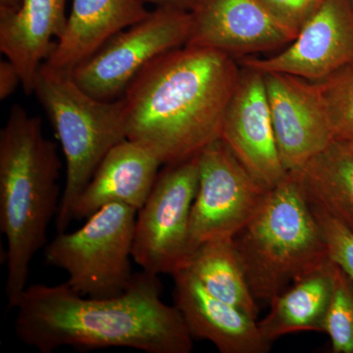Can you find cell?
<instances>
[{
	"label": "cell",
	"instance_id": "obj_4",
	"mask_svg": "<svg viewBox=\"0 0 353 353\" xmlns=\"http://www.w3.org/2000/svg\"><path fill=\"white\" fill-rule=\"evenodd\" d=\"M233 241L253 296L265 303L330 260L321 227L290 172Z\"/></svg>",
	"mask_w": 353,
	"mask_h": 353
},
{
	"label": "cell",
	"instance_id": "obj_3",
	"mask_svg": "<svg viewBox=\"0 0 353 353\" xmlns=\"http://www.w3.org/2000/svg\"><path fill=\"white\" fill-rule=\"evenodd\" d=\"M61 167L41 118L18 104L11 108L0 132V229L7 241L9 309L19 304L30 265L46 245L48 228L59 210Z\"/></svg>",
	"mask_w": 353,
	"mask_h": 353
},
{
	"label": "cell",
	"instance_id": "obj_13",
	"mask_svg": "<svg viewBox=\"0 0 353 353\" xmlns=\"http://www.w3.org/2000/svg\"><path fill=\"white\" fill-rule=\"evenodd\" d=\"M190 13L187 46L212 48L232 57L276 50L296 37L261 0H199Z\"/></svg>",
	"mask_w": 353,
	"mask_h": 353
},
{
	"label": "cell",
	"instance_id": "obj_22",
	"mask_svg": "<svg viewBox=\"0 0 353 353\" xmlns=\"http://www.w3.org/2000/svg\"><path fill=\"white\" fill-rule=\"evenodd\" d=\"M323 333L330 336L334 353H353V281L338 265Z\"/></svg>",
	"mask_w": 353,
	"mask_h": 353
},
{
	"label": "cell",
	"instance_id": "obj_6",
	"mask_svg": "<svg viewBox=\"0 0 353 353\" xmlns=\"http://www.w3.org/2000/svg\"><path fill=\"white\" fill-rule=\"evenodd\" d=\"M137 214L127 204H106L73 233H58L44 250L46 263L66 272V284L81 296L124 294L134 277L130 259Z\"/></svg>",
	"mask_w": 353,
	"mask_h": 353
},
{
	"label": "cell",
	"instance_id": "obj_19",
	"mask_svg": "<svg viewBox=\"0 0 353 353\" xmlns=\"http://www.w3.org/2000/svg\"><path fill=\"white\" fill-rule=\"evenodd\" d=\"M294 175L311 206L353 233V145L333 141Z\"/></svg>",
	"mask_w": 353,
	"mask_h": 353
},
{
	"label": "cell",
	"instance_id": "obj_24",
	"mask_svg": "<svg viewBox=\"0 0 353 353\" xmlns=\"http://www.w3.org/2000/svg\"><path fill=\"white\" fill-rule=\"evenodd\" d=\"M269 11L296 34L323 0H261Z\"/></svg>",
	"mask_w": 353,
	"mask_h": 353
},
{
	"label": "cell",
	"instance_id": "obj_25",
	"mask_svg": "<svg viewBox=\"0 0 353 353\" xmlns=\"http://www.w3.org/2000/svg\"><path fill=\"white\" fill-rule=\"evenodd\" d=\"M22 85V79L18 69L8 59L0 62V99L6 101Z\"/></svg>",
	"mask_w": 353,
	"mask_h": 353
},
{
	"label": "cell",
	"instance_id": "obj_10",
	"mask_svg": "<svg viewBox=\"0 0 353 353\" xmlns=\"http://www.w3.org/2000/svg\"><path fill=\"white\" fill-rule=\"evenodd\" d=\"M243 67L319 83L353 64L352 0H323L284 50L266 58H243Z\"/></svg>",
	"mask_w": 353,
	"mask_h": 353
},
{
	"label": "cell",
	"instance_id": "obj_16",
	"mask_svg": "<svg viewBox=\"0 0 353 353\" xmlns=\"http://www.w3.org/2000/svg\"><path fill=\"white\" fill-rule=\"evenodd\" d=\"M66 28L44 65L72 73L116 34L150 15L143 0H71Z\"/></svg>",
	"mask_w": 353,
	"mask_h": 353
},
{
	"label": "cell",
	"instance_id": "obj_8",
	"mask_svg": "<svg viewBox=\"0 0 353 353\" xmlns=\"http://www.w3.org/2000/svg\"><path fill=\"white\" fill-rule=\"evenodd\" d=\"M138 211L132 259L146 273L173 275L185 268L192 248L190 213L199 187V157L165 165Z\"/></svg>",
	"mask_w": 353,
	"mask_h": 353
},
{
	"label": "cell",
	"instance_id": "obj_5",
	"mask_svg": "<svg viewBox=\"0 0 353 353\" xmlns=\"http://www.w3.org/2000/svg\"><path fill=\"white\" fill-rule=\"evenodd\" d=\"M34 94L43 104L66 162V182L57 213L58 233L66 231L77 197L109 150L127 139L122 97L105 101L79 87L69 72L39 69Z\"/></svg>",
	"mask_w": 353,
	"mask_h": 353
},
{
	"label": "cell",
	"instance_id": "obj_23",
	"mask_svg": "<svg viewBox=\"0 0 353 353\" xmlns=\"http://www.w3.org/2000/svg\"><path fill=\"white\" fill-rule=\"evenodd\" d=\"M310 204V203H309ZM328 250L329 259L353 281V233L322 209L311 206Z\"/></svg>",
	"mask_w": 353,
	"mask_h": 353
},
{
	"label": "cell",
	"instance_id": "obj_1",
	"mask_svg": "<svg viewBox=\"0 0 353 353\" xmlns=\"http://www.w3.org/2000/svg\"><path fill=\"white\" fill-rule=\"evenodd\" d=\"M161 290L158 276L145 271L134 274L124 294L108 299L81 296L66 283L28 285L16 307V336L41 353L62 347L190 353L194 338Z\"/></svg>",
	"mask_w": 353,
	"mask_h": 353
},
{
	"label": "cell",
	"instance_id": "obj_18",
	"mask_svg": "<svg viewBox=\"0 0 353 353\" xmlns=\"http://www.w3.org/2000/svg\"><path fill=\"white\" fill-rule=\"evenodd\" d=\"M334 267L329 260L272 299L270 311L259 321L260 332L269 343L299 332H324L333 294Z\"/></svg>",
	"mask_w": 353,
	"mask_h": 353
},
{
	"label": "cell",
	"instance_id": "obj_9",
	"mask_svg": "<svg viewBox=\"0 0 353 353\" xmlns=\"http://www.w3.org/2000/svg\"><path fill=\"white\" fill-rule=\"evenodd\" d=\"M199 157V187L190 222L192 252L208 241L234 239L257 212L269 188L257 181L222 139Z\"/></svg>",
	"mask_w": 353,
	"mask_h": 353
},
{
	"label": "cell",
	"instance_id": "obj_14",
	"mask_svg": "<svg viewBox=\"0 0 353 353\" xmlns=\"http://www.w3.org/2000/svg\"><path fill=\"white\" fill-rule=\"evenodd\" d=\"M174 305L190 334L212 343L221 353H266L272 343L259 321L233 304L209 294L187 269L174 273Z\"/></svg>",
	"mask_w": 353,
	"mask_h": 353
},
{
	"label": "cell",
	"instance_id": "obj_27",
	"mask_svg": "<svg viewBox=\"0 0 353 353\" xmlns=\"http://www.w3.org/2000/svg\"><path fill=\"white\" fill-rule=\"evenodd\" d=\"M22 0H0V13L14 12L19 8Z\"/></svg>",
	"mask_w": 353,
	"mask_h": 353
},
{
	"label": "cell",
	"instance_id": "obj_26",
	"mask_svg": "<svg viewBox=\"0 0 353 353\" xmlns=\"http://www.w3.org/2000/svg\"><path fill=\"white\" fill-rule=\"evenodd\" d=\"M145 4H152L157 7H173L192 11L199 0H143Z\"/></svg>",
	"mask_w": 353,
	"mask_h": 353
},
{
	"label": "cell",
	"instance_id": "obj_28",
	"mask_svg": "<svg viewBox=\"0 0 353 353\" xmlns=\"http://www.w3.org/2000/svg\"><path fill=\"white\" fill-rule=\"evenodd\" d=\"M352 2H353V0H352Z\"/></svg>",
	"mask_w": 353,
	"mask_h": 353
},
{
	"label": "cell",
	"instance_id": "obj_12",
	"mask_svg": "<svg viewBox=\"0 0 353 353\" xmlns=\"http://www.w3.org/2000/svg\"><path fill=\"white\" fill-rule=\"evenodd\" d=\"M221 139L269 189L289 173L279 152L261 72L246 67L241 70L223 120Z\"/></svg>",
	"mask_w": 353,
	"mask_h": 353
},
{
	"label": "cell",
	"instance_id": "obj_21",
	"mask_svg": "<svg viewBox=\"0 0 353 353\" xmlns=\"http://www.w3.org/2000/svg\"><path fill=\"white\" fill-rule=\"evenodd\" d=\"M316 83L328 113L334 141L353 145V64Z\"/></svg>",
	"mask_w": 353,
	"mask_h": 353
},
{
	"label": "cell",
	"instance_id": "obj_15",
	"mask_svg": "<svg viewBox=\"0 0 353 353\" xmlns=\"http://www.w3.org/2000/svg\"><path fill=\"white\" fill-rule=\"evenodd\" d=\"M162 162L148 146L125 139L109 150L72 208V219H88L109 203L139 210L157 182Z\"/></svg>",
	"mask_w": 353,
	"mask_h": 353
},
{
	"label": "cell",
	"instance_id": "obj_7",
	"mask_svg": "<svg viewBox=\"0 0 353 353\" xmlns=\"http://www.w3.org/2000/svg\"><path fill=\"white\" fill-rule=\"evenodd\" d=\"M190 11L157 7L141 22L116 34L72 72L87 94L101 101L120 99L150 62L187 46L192 32Z\"/></svg>",
	"mask_w": 353,
	"mask_h": 353
},
{
	"label": "cell",
	"instance_id": "obj_17",
	"mask_svg": "<svg viewBox=\"0 0 353 353\" xmlns=\"http://www.w3.org/2000/svg\"><path fill=\"white\" fill-rule=\"evenodd\" d=\"M68 0H22L14 12L0 13V51L19 71L26 94H34L41 67L66 28Z\"/></svg>",
	"mask_w": 353,
	"mask_h": 353
},
{
	"label": "cell",
	"instance_id": "obj_11",
	"mask_svg": "<svg viewBox=\"0 0 353 353\" xmlns=\"http://www.w3.org/2000/svg\"><path fill=\"white\" fill-rule=\"evenodd\" d=\"M281 159L296 171L334 141L316 83L283 73H262Z\"/></svg>",
	"mask_w": 353,
	"mask_h": 353
},
{
	"label": "cell",
	"instance_id": "obj_2",
	"mask_svg": "<svg viewBox=\"0 0 353 353\" xmlns=\"http://www.w3.org/2000/svg\"><path fill=\"white\" fill-rule=\"evenodd\" d=\"M241 70L222 51L183 46L150 62L123 94L127 139L162 164L196 157L221 139Z\"/></svg>",
	"mask_w": 353,
	"mask_h": 353
},
{
	"label": "cell",
	"instance_id": "obj_20",
	"mask_svg": "<svg viewBox=\"0 0 353 353\" xmlns=\"http://www.w3.org/2000/svg\"><path fill=\"white\" fill-rule=\"evenodd\" d=\"M209 294L259 319V308L233 239L201 243L192 250L185 268Z\"/></svg>",
	"mask_w": 353,
	"mask_h": 353
}]
</instances>
